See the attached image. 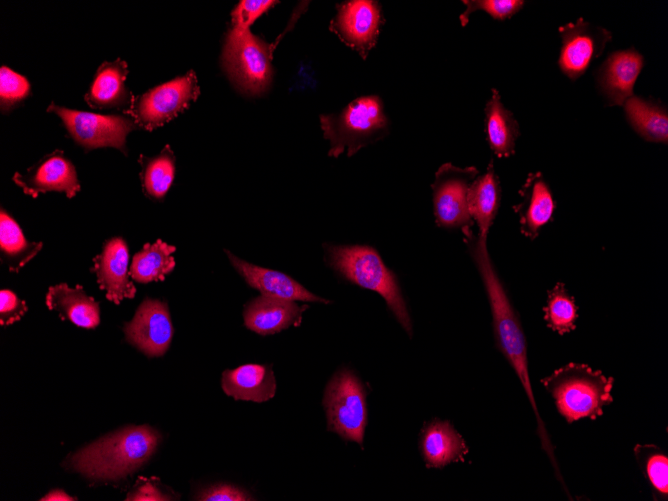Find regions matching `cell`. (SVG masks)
<instances>
[{"label":"cell","instance_id":"obj_1","mask_svg":"<svg viewBox=\"0 0 668 501\" xmlns=\"http://www.w3.org/2000/svg\"><path fill=\"white\" fill-rule=\"evenodd\" d=\"M463 240L482 279L488 297L497 348L507 359L518 377L536 417L541 448L547 454L557 479L564 484L549 433L539 414L529 376L527 342L518 313L493 265L487 249V239L475 235L472 229L463 232Z\"/></svg>","mask_w":668,"mask_h":501},{"label":"cell","instance_id":"obj_2","mask_svg":"<svg viewBox=\"0 0 668 501\" xmlns=\"http://www.w3.org/2000/svg\"><path fill=\"white\" fill-rule=\"evenodd\" d=\"M160 440L159 432L148 425L128 426L81 448L65 464L91 479L118 480L143 466Z\"/></svg>","mask_w":668,"mask_h":501},{"label":"cell","instance_id":"obj_3","mask_svg":"<svg viewBox=\"0 0 668 501\" xmlns=\"http://www.w3.org/2000/svg\"><path fill=\"white\" fill-rule=\"evenodd\" d=\"M540 382L568 423L582 418L596 420L603 415L604 407L613 402L615 379L584 363L569 362Z\"/></svg>","mask_w":668,"mask_h":501},{"label":"cell","instance_id":"obj_4","mask_svg":"<svg viewBox=\"0 0 668 501\" xmlns=\"http://www.w3.org/2000/svg\"><path fill=\"white\" fill-rule=\"evenodd\" d=\"M328 264L348 281L380 294L403 329L412 336V323L394 273L378 252L365 245H325Z\"/></svg>","mask_w":668,"mask_h":501},{"label":"cell","instance_id":"obj_5","mask_svg":"<svg viewBox=\"0 0 668 501\" xmlns=\"http://www.w3.org/2000/svg\"><path fill=\"white\" fill-rule=\"evenodd\" d=\"M319 119L324 138L330 142L328 155L335 158L345 149L351 157L390 132L383 101L377 95L358 97L340 112L322 114Z\"/></svg>","mask_w":668,"mask_h":501},{"label":"cell","instance_id":"obj_6","mask_svg":"<svg viewBox=\"0 0 668 501\" xmlns=\"http://www.w3.org/2000/svg\"><path fill=\"white\" fill-rule=\"evenodd\" d=\"M273 47L249 29L230 28L221 63L231 83L246 95H261L270 87Z\"/></svg>","mask_w":668,"mask_h":501},{"label":"cell","instance_id":"obj_7","mask_svg":"<svg viewBox=\"0 0 668 501\" xmlns=\"http://www.w3.org/2000/svg\"><path fill=\"white\" fill-rule=\"evenodd\" d=\"M323 405L327 429L362 446L367 425L366 391L352 371L342 369L332 377Z\"/></svg>","mask_w":668,"mask_h":501},{"label":"cell","instance_id":"obj_8","mask_svg":"<svg viewBox=\"0 0 668 501\" xmlns=\"http://www.w3.org/2000/svg\"><path fill=\"white\" fill-rule=\"evenodd\" d=\"M199 94L196 74L190 70L183 76L134 97L124 114L129 115L139 128L152 131L182 113L196 101Z\"/></svg>","mask_w":668,"mask_h":501},{"label":"cell","instance_id":"obj_9","mask_svg":"<svg viewBox=\"0 0 668 501\" xmlns=\"http://www.w3.org/2000/svg\"><path fill=\"white\" fill-rule=\"evenodd\" d=\"M47 112L60 117L72 139L91 150L101 147H114L127 154L126 137L139 127L131 117L123 115H101L68 109L51 103Z\"/></svg>","mask_w":668,"mask_h":501},{"label":"cell","instance_id":"obj_10","mask_svg":"<svg viewBox=\"0 0 668 501\" xmlns=\"http://www.w3.org/2000/svg\"><path fill=\"white\" fill-rule=\"evenodd\" d=\"M478 169L470 166L460 168L451 163L442 164L431 184L435 222L444 229H472V220L467 203L468 189L478 176Z\"/></svg>","mask_w":668,"mask_h":501},{"label":"cell","instance_id":"obj_11","mask_svg":"<svg viewBox=\"0 0 668 501\" xmlns=\"http://www.w3.org/2000/svg\"><path fill=\"white\" fill-rule=\"evenodd\" d=\"M384 23L378 1L350 0L336 5L329 30L365 60L375 47Z\"/></svg>","mask_w":668,"mask_h":501},{"label":"cell","instance_id":"obj_12","mask_svg":"<svg viewBox=\"0 0 668 501\" xmlns=\"http://www.w3.org/2000/svg\"><path fill=\"white\" fill-rule=\"evenodd\" d=\"M558 32L562 46L557 63L561 72L571 80L581 77L612 39L610 31L583 18L560 26Z\"/></svg>","mask_w":668,"mask_h":501},{"label":"cell","instance_id":"obj_13","mask_svg":"<svg viewBox=\"0 0 668 501\" xmlns=\"http://www.w3.org/2000/svg\"><path fill=\"white\" fill-rule=\"evenodd\" d=\"M123 330L126 341L146 356H162L170 346L174 331L167 303L146 298Z\"/></svg>","mask_w":668,"mask_h":501},{"label":"cell","instance_id":"obj_14","mask_svg":"<svg viewBox=\"0 0 668 501\" xmlns=\"http://www.w3.org/2000/svg\"><path fill=\"white\" fill-rule=\"evenodd\" d=\"M13 181L33 198L48 191L64 192L68 198H72L80 191L75 167L61 150L45 155L28 168L25 174L16 172Z\"/></svg>","mask_w":668,"mask_h":501},{"label":"cell","instance_id":"obj_15","mask_svg":"<svg viewBox=\"0 0 668 501\" xmlns=\"http://www.w3.org/2000/svg\"><path fill=\"white\" fill-rule=\"evenodd\" d=\"M644 66V57L634 48L611 53L596 72L600 93L607 106H622L634 95L636 80Z\"/></svg>","mask_w":668,"mask_h":501},{"label":"cell","instance_id":"obj_16","mask_svg":"<svg viewBox=\"0 0 668 501\" xmlns=\"http://www.w3.org/2000/svg\"><path fill=\"white\" fill-rule=\"evenodd\" d=\"M128 261V246L121 237L107 240L101 252L93 258L91 271L95 273L106 298L115 304L123 299H131L136 294V288L129 280Z\"/></svg>","mask_w":668,"mask_h":501},{"label":"cell","instance_id":"obj_17","mask_svg":"<svg viewBox=\"0 0 668 501\" xmlns=\"http://www.w3.org/2000/svg\"><path fill=\"white\" fill-rule=\"evenodd\" d=\"M521 202L513 206L521 233L534 240L540 229L552 221L556 204L541 172H530L519 190Z\"/></svg>","mask_w":668,"mask_h":501},{"label":"cell","instance_id":"obj_18","mask_svg":"<svg viewBox=\"0 0 668 501\" xmlns=\"http://www.w3.org/2000/svg\"><path fill=\"white\" fill-rule=\"evenodd\" d=\"M226 254L236 271L251 287L259 290L262 295L289 301L330 302L311 293L284 273L248 263L228 250H226Z\"/></svg>","mask_w":668,"mask_h":501},{"label":"cell","instance_id":"obj_19","mask_svg":"<svg viewBox=\"0 0 668 501\" xmlns=\"http://www.w3.org/2000/svg\"><path fill=\"white\" fill-rule=\"evenodd\" d=\"M306 309V305L299 306L295 301L261 295L245 306L244 324L260 335L274 334L298 326Z\"/></svg>","mask_w":668,"mask_h":501},{"label":"cell","instance_id":"obj_20","mask_svg":"<svg viewBox=\"0 0 668 501\" xmlns=\"http://www.w3.org/2000/svg\"><path fill=\"white\" fill-rule=\"evenodd\" d=\"M127 74L128 66L125 61L118 58L112 62H103L84 96L86 103L94 109L115 108L124 113L134 99L125 86Z\"/></svg>","mask_w":668,"mask_h":501},{"label":"cell","instance_id":"obj_21","mask_svg":"<svg viewBox=\"0 0 668 501\" xmlns=\"http://www.w3.org/2000/svg\"><path fill=\"white\" fill-rule=\"evenodd\" d=\"M420 449L428 468H443L464 461L469 449L449 421L433 420L421 433Z\"/></svg>","mask_w":668,"mask_h":501},{"label":"cell","instance_id":"obj_22","mask_svg":"<svg viewBox=\"0 0 668 501\" xmlns=\"http://www.w3.org/2000/svg\"><path fill=\"white\" fill-rule=\"evenodd\" d=\"M222 389L236 400L264 402L276 391V380L272 368L261 364H245L225 370L221 380Z\"/></svg>","mask_w":668,"mask_h":501},{"label":"cell","instance_id":"obj_23","mask_svg":"<svg viewBox=\"0 0 668 501\" xmlns=\"http://www.w3.org/2000/svg\"><path fill=\"white\" fill-rule=\"evenodd\" d=\"M45 303L48 309L57 311L62 320H70L79 327L92 329L100 323L99 304L80 285L71 288L60 283L49 287Z\"/></svg>","mask_w":668,"mask_h":501},{"label":"cell","instance_id":"obj_24","mask_svg":"<svg viewBox=\"0 0 668 501\" xmlns=\"http://www.w3.org/2000/svg\"><path fill=\"white\" fill-rule=\"evenodd\" d=\"M500 201L501 187L491 160L486 172L472 181L467 194L468 210L472 220L478 226L480 237L487 239L497 215Z\"/></svg>","mask_w":668,"mask_h":501},{"label":"cell","instance_id":"obj_25","mask_svg":"<svg viewBox=\"0 0 668 501\" xmlns=\"http://www.w3.org/2000/svg\"><path fill=\"white\" fill-rule=\"evenodd\" d=\"M491 91V98L484 108L486 140L496 157H510L515 153L516 140L520 135L519 124L502 103L497 89Z\"/></svg>","mask_w":668,"mask_h":501},{"label":"cell","instance_id":"obj_26","mask_svg":"<svg viewBox=\"0 0 668 501\" xmlns=\"http://www.w3.org/2000/svg\"><path fill=\"white\" fill-rule=\"evenodd\" d=\"M622 107L629 125L640 137L653 143L668 142V112L661 102L632 95Z\"/></svg>","mask_w":668,"mask_h":501},{"label":"cell","instance_id":"obj_27","mask_svg":"<svg viewBox=\"0 0 668 501\" xmlns=\"http://www.w3.org/2000/svg\"><path fill=\"white\" fill-rule=\"evenodd\" d=\"M175 250V246L160 239L152 244L146 243L132 259L130 277L138 283L163 281L175 267L172 256Z\"/></svg>","mask_w":668,"mask_h":501},{"label":"cell","instance_id":"obj_28","mask_svg":"<svg viewBox=\"0 0 668 501\" xmlns=\"http://www.w3.org/2000/svg\"><path fill=\"white\" fill-rule=\"evenodd\" d=\"M42 242H29L17 222L4 210L0 212L1 260L12 272H18L42 249Z\"/></svg>","mask_w":668,"mask_h":501},{"label":"cell","instance_id":"obj_29","mask_svg":"<svg viewBox=\"0 0 668 501\" xmlns=\"http://www.w3.org/2000/svg\"><path fill=\"white\" fill-rule=\"evenodd\" d=\"M140 181L144 194L155 200L162 199L175 176V156L169 145L153 157L140 155Z\"/></svg>","mask_w":668,"mask_h":501},{"label":"cell","instance_id":"obj_30","mask_svg":"<svg viewBox=\"0 0 668 501\" xmlns=\"http://www.w3.org/2000/svg\"><path fill=\"white\" fill-rule=\"evenodd\" d=\"M635 460L647 480L653 499H668V456L659 446L637 443L633 448Z\"/></svg>","mask_w":668,"mask_h":501},{"label":"cell","instance_id":"obj_31","mask_svg":"<svg viewBox=\"0 0 668 501\" xmlns=\"http://www.w3.org/2000/svg\"><path fill=\"white\" fill-rule=\"evenodd\" d=\"M578 307L564 283L557 282L548 290L547 302L543 307V319L546 325L560 335L576 329Z\"/></svg>","mask_w":668,"mask_h":501},{"label":"cell","instance_id":"obj_32","mask_svg":"<svg viewBox=\"0 0 668 501\" xmlns=\"http://www.w3.org/2000/svg\"><path fill=\"white\" fill-rule=\"evenodd\" d=\"M462 3L466 9L459 19L461 25L466 26L470 15L476 11H484L493 19L503 21L518 13L525 2L521 0H463Z\"/></svg>","mask_w":668,"mask_h":501},{"label":"cell","instance_id":"obj_33","mask_svg":"<svg viewBox=\"0 0 668 501\" xmlns=\"http://www.w3.org/2000/svg\"><path fill=\"white\" fill-rule=\"evenodd\" d=\"M30 94V83L7 66L0 69V107L8 111Z\"/></svg>","mask_w":668,"mask_h":501},{"label":"cell","instance_id":"obj_34","mask_svg":"<svg viewBox=\"0 0 668 501\" xmlns=\"http://www.w3.org/2000/svg\"><path fill=\"white\" fill-rule=\"evenodd\" d=\"M277 1L270 0H243L238 3L231 13L232 29H249V26L264 12L275 5Z\"/></svg>","mask_w":668,"mask_h":501},{"label":"cell","instance_id":"obj_35","mask_svg":"<svg viewBox=\"0 0 668 501\" xmlns=\"http://www.w3.org/2000/svg\"><path fill=\"white\" fill-rule=\"evenodd\" d=\"M172 494H167L159 483L157 478L139 477L135 486L128 493L125 500L134 501H154V500H173Z\"/></svg>","mask_w":668,"mask_h":501},{"label":"cell","instance_id":"obj_36","mask_svg":"<svg viewBox=\"0 0 668 501\" xmlns=\"http://www.w3.org/2000/svg\"><path fill=\"white\" fill-rule=\"evenodd\" d=\"M28 307L26 303L19 299L10 290H1L0 292V324L8 326L20 320L26 313Z\"/></svg>","mask_w":668,"mask_h":501},{"label":"cell","instance_id":"obj_37","mask_svg":"<svg viewBox=\"0 0 668 501\" xmlns=\"http://www.w3.org/2000/svg\"><path fill=\"white\" fill-rule=\"evenodd\" d=\"M196 500L204 501H245L253 500L252 496L241 488L230 484H218L202 490Z\"/></svg>","mask_w":668,"mask_h":501},{"label":"cell","instance_id":"obj_38","mask_svg":"<svg viewBox=\"0 0 668 501\" xmlns=\"http://www.w3.org/2000/svg\"><path fill=\"white\" fill-rule=\"evenodd\" d=\"M41 500H75L68 494H66L64 491L61 490H53L50 493H48L46 496H44Z\"/></svg>","mask_w":668,"mask_h":501}]
</instances>
